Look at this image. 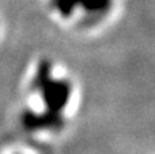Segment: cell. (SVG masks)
<instances>
[{
    "instance_id": "cell-5",
    "label": "cell",
    "mask_w": 155,
    "mask_h": 154,
    "mask_svg": "<svg viewBox=\"0 0 155 154\" xmlns=\"http://www.w3.org/2000/svg\"><path fill=\"white\" fill-rule=\"evenodd\" d=\"M49 81V63H42L38 70V75L35 78V86L42 89V86Z\"/></svg>"
},
{
    "instance_id": "cell-2",
    "label": "cell",
    "mask_w": 155,
    "mask_h": 154,
    "mask_svg": "<svg viewBox=\"0 0 155 154\" xmlns=\"http://www.w3.org/2000/svg\"><path fill=\"white\" fill-rule=\"evenodd\" d=\"M54 113L51 115H44V116H37V115H30L27 113L25 116L23 122L27 127L30 128H41V127H51L56 123V119L53 116Z\"/></svg>"
},
{
    "instance_id": "cell-1",
    "label": "cell",
    "mask_w": 155,
    "mask_h": 154,
    "mask_svg": "<svg viewBox=\"0 0 155 154\" xmlns=\"http://www.w3.org/2000/svg\"><path fill=\"white\" fill-rule=\"evenodd\" d=\"M44 100L48 105L51 113L56 115L64 108L68 97H70V85L67 82H51L48 81L42 86Z\"/></svg>"
},
{
    "instance_id": "cell-4",
    "label": "cell",
    "mask_w": 155,
    "mask_h": 154,
    "mask_svg": "<svg viewBox=\"0 0 155 154\" xmlns=\"http://www.w3.org/2000/svg\"><path fill=\"white\" fill-rule=\"evenodd\" d=\"M76 5H78L76 0H57V2H56L57 10H59L64 16L70 15Z\"/></svg>"
},
{
    "instance_id": "cell-3",
    "label": "cell",
    "mask_w": 155,
    "mask_h": 154,
    "mask_svg": "<svg viewBox=\"0 0 155 154\" xmlns=\"http://www.w3.org/2000/svg\"><path fill=\"white\" fill-rule=\"evenodd\" d=\"M78 5H82L87 11H105L109 8L112 0H76Z\"/></svg>"
}]
</instances>
